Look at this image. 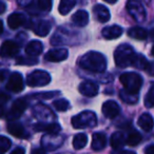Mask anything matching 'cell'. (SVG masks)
I'll list each match as a JSON object with an SVG mask.
<instances>
[{"instance_id":"cell-1","label":"cell","mask_w":154,"mask_h":154,"mask_svg":"<svg viewBox=\"0 0 154 154\" xmlns=\"http://www.w3.org/2000/svg\"><path fill=\"white\" fill-rule=\"evenodd\" d=\"M78 64L84 70L95 73L105 72L106 69H107L106 57L99 52H88L87 54L80 57Z\"/></svg>"},{"instance_id":"cell-2","label":"cell","mask_w":154,"mask_h":154,"mask_svg":"<svg viewBox=\"0 0 154 154\" xmlns=\"http://www.w3.org/2000/svg\"><path fill=\"white\" fill-rule=\"evenodd\" d=\"M135 57H136V53L134 52L133 48L127 43L120 45L114 52L115 64L119 68H127V66H133Z\"/></svg>"},{"instance_id":"cell-3","label":"cell","mask_w":154,"mask_h":154,"mask_svg":"<svg viewBox=\"0 0 154 154\" xmlns=\"http://www.w3.org/2000/svg\"><path fill=\"white\" fill-rule=\"evenodd\" d=\"M119 82L126 90L133 93H138L143 86V78L139 74L134 72H127L120 75Z\"/></svg>"},{"instance_id":"cell-4","label":"cell","mask_w":154,"mask_h":154,"mask_svg":"<svg viewBox=\"0 0 154 154\" xmlns=\"http://www.w3.org/2000/svg\"><path fill=\"white\" fill-rule=\"evenodd\" d=\"M72 126L75 129H84V128H92L97 124L96 114L92 111H85L77 114L76 116H73Z\"/></svg>"},{"instance_id":"cell-5","label":"cell","mask_w":154,"mask_h":154,"mask_svg":"<svg viewBox=\"0 0 154 154\" xmlns=\"http://www.w3.org/2000/svg\"><path fill=\"white\" fill-rule=\"evenodd\" d=\"M51 82V75L42 70H36L28 75L26 85L31 88L45 87Z\"/></svg>"},{"instance_id":"cell-6","label":"cell","mask_w":154,"mask_h":154,"mask_svg":"<svg viewBox=\"0 0 154 154\" xmlns=\"http://www.w3.org/2000/svg\"><path fill=\"white\" fill-rule=\"evenodd\" d=\"M127 10H128L129 14L132 16L133 19H135L138 22L145 21L146 11L138 0H129L127 3Z\"/></svg>"},{"instance_id":"cell-7","label":"cell","mask_w":154,"mask_h":154,"mask_svg":"<svg viewBox=\"0 0 154 154\" xmlns=\"http://www.w3.org/2000/svg\"><path fill=\"white\" fill-rule=\"evenodd\" d=\"M7 89L13 93H20L24 89V82L22 75L18 72H14L10 75Z\"/></svg>"},{"instance_id":"cell-8","label":"cell","mask_w":154,"mask_h":154,"mask_svg":"<svg viewBox=\"0 0 154 154\" xmlns=\"http://www.w3.org/2000/svg\"><path fill=\"white\" fill-rule=\"evenodd\" d=\"M26 107H28V103L26 101V99L19 98L15 100L12 105L9 113H8V118L10 120L18 119L22 115V113L26 111Z\"/></svg>"},{"instance_id":"cell-9","label":"cell","mask_w":154,"mask_h":154,"mask_svg":"<svg viewBox=\"0 0 154 154\" xmlns=\"http://www.w3.org/2000/svg\"><path fill=\"white\" fill-rule=\"evenodd\" d=\"M69 56V51L66 49H55L50 50L45 55V59L51 62H59L63 61Z\"/></svg>"},{"instance_id":"cell-10","label":"cell","mask_w":154,"mask_h":154,"mask_svg":"<svg viewBox=\"0 0 154 154\" xmlns=\"http://www.w3.org/2000/svg\"><path fill=\"white\" fill-rule=\"evenodd\" d=\"M19 52V45L13 40H5L1 45V56L2 57H13Z\"/></svg>"},{"instance_id":"cell-11","label":"cell","mask_w":154,"mask_h":154,"mask_svg":"<svg viewBox=\"0 0 154 154\" xmlns=\"http://www.w3.org/2000/svg\"><path fill=\"white\" fill-rule=\"evenodd\" d=\"M79 90L80 94H82L84 96H87V97H94L97 95L98 93V86L96 84L92 82H84L79 85Z\"/></svg>"},{"instance_id":"cell-12","label":"cell","mask_w":154,"mask_h":154,"mask_svg":"<svg viewBox=\"0 0 154 154\" xmlns=\"http://www.w3.org/2000/svg\"><path fill=\"white\" fill-rule=\"evenodd\" d=\"M120 108L114 100H108L103 105V114L107 118H114L119 114Z\"/></svg>"},{"instance_id":"cell-13","label":"cell","mask_w":154,"mask_h":154,"mask_svg":"<svg viewBox=\"0 0 154 154\" xmlns=\"http://www.w3.org/2000/svg\"><path fill=\"white\" fill-rule=\"evenodd\" d=\"M122 29L119 26H107L103 30V36L105 39L108 40H113V39H117L122 36Z\"/></svg>"},{"instance_id":"cell-14","label":"cell","mask_w":154,"mask_h":154,"mask_svg":"<svg viewBox=\"0 0 154 154\" xmlns=\"http://www.w3.org/2000/svg\"><path fill=\"white\" fill-rule=\"evenodd\" d=\"M93 13H94L95 17H96L97 21L105 23V22L109 21L110 19V12L108 8H106L103 5H96L93 8Z\"/></svg>"},{"instance_id":"cell-15","label":"cell","mask_w":154,"mask_h":154,"mask_svg":"<svg viewBox=\"0 0 154 154\" xmlns=\"http://www.w3.org/2000/svg\"><path fill=\"white\" fill-rule=\"evenodd\" d=\"M35 130L40 132V131H45V132H48L51 135H55L57 133L60 132L61 130V127L60 125L56 124V122H53V124H45V122H39V124L35 125Z\"/></svg>"},{"instance_id":"cell-16","label":"cell","mask_w":154,"mask_h":154,"mask_svg":"<svg viewBox=\"0 0 154 154\" xmlns=\"http://www.w3.org/2000/svg\"><path fill=\"white\" fill-rule=\"evenodd\" d=\"M107 145V137L103 133H100V132H96L93 134L92 136V147L93 150L95 151H100L103 150V148L106 147Z\"/></svg>"},{"instance_id":"cell-17","label":"cell","mask_w":154,"mask_h":154,"mask_svg":"<svg viewBox=\"0 0 154 154\" xmlns=\"http://www.w3.org/2000/svg\"><path fill=\"white\" fill-rule=\"evenodd\" d=\"M72 21L77 26H86L89 23V14L85 10H79L77 11L74 15L72 16Z\"/></svg>"},{"instance_id":"cell-18","label":"cell","mask_w":154,"mask_h":154,"mask_svg":"<svg viewBox=\"0 0 154 154\" xmlns=\"http://www.w3.org/2000/svg\"><path fill=\"white\" fill-rule=\"evenodd\" d=\"M26 23V18L20 13H13L8 17V24L12 30H16Z\"/></svg>"},{"instance_id":"cell-19","label":"cell","mask_w":154,"mask_h":154,"mask_svg":"<svg viewBox=\"0 0 154 154\" xmlns=\"http://www.w3.org/2000/svg\"><path fill=\"white\" fill-rule=\"evenodd\" d=\"M43 50V45L42 43L39 40H32L26 45V53L28 54L29 56H38L41 54Z\"/></svg>"},{"instance_id":"cell-20","label":"cell","mask_w":154,"mask_h":154,"mask_svg":"<svg viewBox=\"0 0 154 154\" xmlns=\"http://www.w3.org/2000/svg\"><path fill=\"white\" fill-rule=\"evenodd\" d=\"M127 143V138L122 132H115L112 134L110 139V145L114 150H118L122 148Z\"/></svg>"},{"instance_id":"cell-21","label":"cell","mask_w":154,"mask_h":154,"mask_svg":"<svg viewBox=\"0 0 154 154\" xmlns=\"http://www.w3.org/2000/svg\"><path fill=\"white\" fill-rule=\"evenodd\" d=\"M33 31L36 35L40 37H45L51 31V23L45 20H41V21L37 22L33 28Z\"/></svg>"},{"instance_id":"cell-22","label":"cell","mask_w":154,"mask_h":154,"mask_svg":"<svg viewBox=\"0 0 154 154\" xmlns=\"http://www.w3.org/2000/svg\"><path fill=\"white\" fill-rule=\"evenodd\" d=\"M137 125H138V126L140 127L143 131L149 132V131H151L152 128H153L154 120L150 114L145 113V114H143V115H140V117L138 118V120H137Z\"/></svg>"},{"instance_id":"cell-23","label":"cell","mask_w":154,"mask_h":154,"mask_svg":"<svg viewBox=\"0 0 154 154\" xmlns=\"http://www.w3.org/2000/svg\"><path fill=\"white\" fill-rule=\"evenodd\" d=\"M8 132L15 137H23L24 129H23V126H22L20 122H13L8 125Z\"/></svg>"},{"instance_id":"cell-24","label":"cell","mask_w":154,"mask_h":154,"mask_svg":"<svg viewBox=\"0 0 154 154\" xmlns=\"http://www.w3.org/2000/svg\"><path fill=\"white\" fill-rule=\"evenodd\" d=\"M128 34L131 38L137 39V40H145L148 37V32L143 28L139 26H133L128 31Z\"/></svg>"},{"instance_id":"cell-25","label":"cell","mask_w":154,"mask_h":154,"mask_svg":"<svg viewBox=\"0 0 154 154\" xmlns=\"http://www.w3.org/2000/svg\"><path fill=\"white\" fill-rule=\"evenodd\" d=\"M119 96L122 101H125L126 103H130V105L136 103L137 101H138V93L130 92V91L126 90V89L120 91Z\"/></svg>"},{"instance_id":"cell-26","label":"cell","mask_w":154,"mask_h":154,"mask_svg":"<svg viewBox=\"0 0 154 154\" xmlns=\"http://www.w3.org/2000/svg\"><path fill=\"white\" fill-rule=\"evenodd\" d=\"M77 0H60L59 7H58V12L61 15H68L70 11L76 5Z\"/></svg>"},{"instance_id":"cell-27","label":"cell","mask_w":154,"mask_h":154,"mask_svg":"<svg viewBox=\"0 0 154 154\" xmlns=\"http://www.w3.org/2000/svg\"><path fill=\"white\" fill-rule=\"evenodd\" d=\"M88 143V136L85 133H78L73 138V147L75 150H80L86 147Z\"/></svg>"},{"instance_id":"cell-28","label":"cell","mask_w":154,"mask_h":154,"mask_svg":"<svg viewBox=\"0 0 154 154\" xmlns=\"http://www.w3.org/2000/svg\"><path fill=\"white\" fill-rule=\"evenodd\" d=\"M148 66H149V62H148L147 58L140 54H136V57H135L132 66H135L139 70H147Z\"/></svg>"},{"instance_id":"cell-29","label":"cell","mask_w":154,"mask_h":154,"mask_svg":"<svg viewBox=\"0 0 154 154\" xmlns=\"http://www.w3.org/2000/svg\"><path fill=\"white\" fill-rule=\"evenodd\" d=\"M141 141V135L137 131H131L127 137V143L129 146H137Z\"/></svg>"},{"instance_id":"cell-30","label":"cell","mask_w":154,"mask_h":154,"mask_svg":"<svg viewBox=\"0 0 154 154\" xmlns=\"http://www.w3.org/2000/svg\"><path fill=\"white\" fill-rule=\"evenodd\" d=\"M145 106L147 108L154 107V82L151 84V87H150L149 91H148L147 95H146Z\"/></svg>"},{"instance_id":"cell-31","label":"cell","mask_w":154,"mask_h":154,"mask_svg":"<svg viewBox=\"0 0 154 154\" xmlns=\"http://www.w3.org/2000/svg\"><path fill=\"white\" fill-rule=\"evenodd\" d=\"M53 105H54V108H55L57 111H60V112H64L66 110H68L69 108H70V103L64 98L57 99V100L54 101Z\"/></svg>"},{"instance_id":"cell-32","label":"cell","mask_w":154,"mask_h":154,"mask_svg":"<svg viewBox=\"0 0 154 154\" xmlns=\"http://www.w3.org/2000/svg\"><path fill=\"white\" fill-rule=\"evenodd\" d=\"M12 141L8 137L0 136V154H5L11 148Z\"/></svg>"},{"instance_id":"cell-33","label":"cell","mask_w":154,"mask_h":154,"mask_svg":"<svg viewBox=\"0 0 154 154\" xmlns=\"http://www.w3.org/2000/svg\"><path fill=\"white\" fill-rule=\"evenodd\" d=\"M37 5H38L40 11L49 12L52 10L53 0H37Z\"/></svg>"},{"instance_id":"cell-34","label":"cell","mask_w":154,"mask_h":154,"mask_svg":"<svg viewBox=\"0 0 154 154\" xmlns=\"http://www.w3.org/2000/svg\"><path fill=\"white\" fill-rule=\"evenodd\" d=\"M17 64H26V66H33V64H37L38 61L37 59H35L33 56L31 57H19L17 59Z\"/></svg>"},{"instance_id":"cell-35","label":"cell","mask_w":154,"mask_h":154,"mask_svg":"<svg viewBox=\"0 0 154 154\" xmlns=\"http://www.w3.org/2000/svg\"><path fill=\"white\" fill-rule=\"evenodd\" d=\"M55 92H45V93H38V95H36V97L42 99H48V98H52V97L55 96Z\"/></svg>"},{"instance_id":"cell-36","label":"cell","mask_w":154,"mask_h":154,"mask_svg":"<svg viewBox=\"0 0 154 154\" xmlns=\"http://www.w3.org/2000/svg\"><path fill=\"white\" fill-rule=\"evenodd\" d=\"M112 154H136L133 151H129V150H115L112 152Z\"/></svg>"},{"instance_id":"cell-37","label":"cell","mask_w":154,"mask_h":154,"mask_svg":"<svg viewBox=\"0 0 154 154\" xmlns=\"http://www.w3.org/2000/svg\"><path fill=\"white\" fill-rule=\"evenodd\" d=\"M146 154H154V145H149L145 149Z\"/></svg>"},{"instance_id":"cell-38","label":"cell","mask_w":154,"mask_h":154,"mask_svg":"<svg viewBox=\"0 0 154 154\" xmlns=\"http://www.w3.org/2000/svg\"><path fill=\"white\" fill-rule=\"evenodd\" d=\"M31 154H47V153H45V150L41 149V148H35V149L32 150Z\"/></svg>"},{"instance_id":"cell-39","label":"cell","mask_w":154,"mask_h":154,"mask_svg":"<svg viewBox=\"0 0 154 154\" xmlns=\"http://www.w3.org/2000/svg\"><path fill=\"white\" fill-rule=\"evenodd\" d=\"M11 154H26V150L21 147H18V148H16Z\"/></svg>"},{"instance_id":"cell-40","label":"cell","mask_w":154,"mask_h":154,"mask_svg":"<svg viewBox=\"0 0 154 154\" xmlns=\"http://www.w3.org/2000/svg\"><path fill=\"white\" fill-rule=\"evenodd\" d=\"M146 71H147L149 74L154 75V63H149V66H148V68Z\"/></svg>"},{"instance_id":"cell-41","label":"cell","mask_w":154,"mask_h":154,"mask_svg":"<svg viewBox=\"0 0 154 154\" xmlns=\"http://www.w3.org/2000/svg\"><path fill=\"white\" fill-rule=\"evenodd\" d=\"M0 3H1V9H0V10H1V13H5V3L3 2V1H1Z\"/></svg>"},{"instance_id":"cell-42","label":"cell","mask_w":154,"mask_h":154,"mask_svg":"<svg viewBox=\"0 0 154 154\" xmlns=\"http://www.w3.org/2000/svg\"><path fill=\"white\" fill-rule=\"evenodd\" d=\"M150 37L152 38V40H154V29H152V30L150 31Z\"/></svg>"},{"instance_id":"cell-43","label":"cell","mask_w":154,"mask_h":154,"mask_svg":"<svg viewBox=\"0 0 154 154\" xmlns=\"http://www.w3.org/2000/svg\"><path fill=\"white\" fill-rule=\"evenodd\" d=\"M106 2H108V3H115L117 0H105Z\"/></svg>"},{"instance_id":"cell-44","label":"cell","mask_w":154,"mask_h":154,"mask_svg":"<svg viewBox=\"0 0 154 154\" xmlns=\"http://www.w3.org/2000/svg\"><path fill=\"white\" fill-rule=\"evenodd\" d=\"M26 1H28V0H18V2H19L20 5H23V3L26 2Z\"/></svg>"},{"instance_id":"cell-45","label":"cell","mask_w":154,"mask_h":154,"mask_svg":"<svg viewBox=\"0 0 154 154\" xmlns=\"http://www.w3.org/2000/svg\"><path fill=\"white\" fill-rule=\"evenodd\" d=\"M151 55L154 56V45H153V47H152V50H151Z\"/></svg>"}]
</instances>
